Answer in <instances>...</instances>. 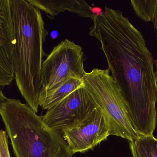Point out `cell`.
<instances>
[{
    "label": "cell",
    "mask_w": 157,
    "mask_h": 157,
    "mask_svg": "<svg viewBox=\"0 0 157 157\" xmlns=\"http://www.w3.org/2000/svg\"><path fill=\"white\" fill-rule=\"evenodd\" d=\"M89 35L100 42L108 69L127 102L139 136L153 135L157 122V79L153 55L142 33L122 12L105 6Z\"/></svg>",
    "instance_id": "obj_1"
},
{
    "label": "cell",
    "mask_w": 157,
    "mask_h": 157,
    "mask_svg": "<svg viewBox=\"0 0 157 157\" xmlns=\"http://www.w3.org/2000/svg\"><path fill=\"white\" fill-rule=\"evenodd\" d=\"M14 29L13 62L16 85L36 112L41 88L43 44L48 35L41 12L25 0H9Z\"/></svg>",
    "instance_id": "obj_2"
},
{
    "label": "cell",
    "mask_w": 157,
    "mask_h": 157,
    "mask_svg": "<svg viewBox=\"0 0 157 157\" xmlns=\"http://www.w3.org/2000/svg\"><path fill=\"white\" fill-rule=\"evenodd\" d=\"M0 115L16 157H72L62 133L47 126L27 103L6 98Z\"/></svg>",
    "instance_id": "obj_3"
},
{
    "label": "cell",
    "mask_w": 157,
    "mask_h": 157,
    "mask_svg": "<svg viewBox=\"0 0 157 157\" xmlns=\"http://www.w3.org/2000/svg\"><path fill=\"white\" fill-rule=\"evenodd\" d=\"M84 88L88 91L105 119L109 135L132 142L139 135L133 127L127 102L109 69L94 68L86 72Z\"/></svg>",
    "instance_id": "obj_4"
},
{
    "label": "cell",
    "mask_w": 157,
    "mask_h": 157,
    "mask_svg": "<svg viewBox=\"0 0 157 157\" xmlns=\"http://www.w3.org/2000/svg\"><path fill=\"white\" fill-rule=\"evenodd\" d=\"M82 47L66 39L55 46L43 61L39 98L52 92L72 77L83 79L86 61Z\"/></svg>",
    "instance_id": "obj_5"
},
{
    "label": "cell",
    "mask_w": 157,
    "mask_h": 157,
    "mask_svg": "<svg viewBox=\"0 0 157 157\" xmlns=\"http://www.w3.org/2000/svg\"><path fill=\"white\" fill-rule=\"evenodd\" d=\"M96 108L93 99L83 87L47 110L40 117L51 129L62 132L78 124Z\"/></svg>",
    "instance_id": "obj_6"
},
{
    "label": "cell",
    "mask_w": 157,
    "mask_h": 157,
    "mask_svg": "<svg viewBox=\"0 0 157 157\" xmlns=\"http://www.w3.org/2000/svg\"><path fill=\"white\" fill-rule=\"evenodd\" d=\"M61 133L73 155L91 150L109 136L108 125L98 108L78 124Z\"/></svg>",
    "instance_id": "obj_7"
},
{
    "label": "cell",
    "mask_w": 157,
    "mask_h": 157,
    "mask_svg": "<svg viewBox=\"0 0 157 157\" xmlns=\"http://www.w3.org/2000/svg\"><path fill=\"white\" fill-rule=\"evenodd\" d=\"M14 38L9 0H0V88L9 85L14 79Z\"/></svg>",
    "instance_id": "obj_8"
},
{
    "label": "cell",
    "mask_w": 157,
    "mask_h": 157,
    "mask_svg": "<svg viewBox=\"0 0 157 157\" xmlns=\"http://www.w3.org/2000/svg\"><path fill=\"white\" fill-rule=\"evenodd\" d=\"M29 3L47 14L51 19H53L61 12L65 11L75 13L79 16L93 19L97 16L94 8L85 1L79 0H27Z\"/></svg>",
    "instance_id": "obj_9"
},
{
    "label": "cell",
    "mask_w": 157,
    "mask_h": 157,
    "mask_svg": "<svg viewBox=\"0 0 157 157\" xmlns=\"http://www.w3.org/2000/svg\"><path fill=\"white\" fill-rule=\"evenodd\" d=\"M84 87L83 79L72 77L52 92L39 98V106L48 110L60 102L74 91Z\"/></svg>",
    "instance_id": "obj_10"
},
{
    "label": "cell",
    "mask_w": 157,
    "mask_h": 157,
    "mask_svg": "<svg viewBox=\"0 0 157 157\" xmlns=\"http://www.w3.org/2000/svg\"><path fill=\"white\" fill-rule=\"evenodd\" d=\"M133 157H157V139L153 135H142L129 142Z\"/></svg>",
    "instance_id": "obj_11"
},
{
    "label": "cell",
    "mask_w": 157,
    "mask_h": 157,
    "mask_svg": "<svg viewBox=\"0 0 157 157\" xmlns=\"http://www.w3.org/2000/svg\"><path fill=\"white\" fill-rule=\"evenodd\" d=\"M131 4L136 16L145 22H152L157 27V0H132Z\"/></svg>",
    "instance_id": "obj_12"
},
{
    "label": "cell",
    "mask_w": 157,
    "mask_h": 157,
    "mask_svg": "<svg viewBox=\"0 0 157 157\" xmlns=\"http://www.w3.org/2000/svg\"><path fill=\"white\" fill-rule=\"evenodd\" d=\"M0 157H11L8 148V136L5 131L0 130Z\"/></svg>",
    "instance_id": "obj_13"
},
{
    "label": "cell",
    "mask_w": 157,
    "mask_h": 157,
    "mask_svg": "<svg viewBox=\"0 0 157 157\" xmlns=\"http://www.w3.org/2000/svg\"><path fill=\"white\" fill-rule=\"evenodd\" d=\"M6 99V98L5 96L2 91L1 88H0V105H1V103H2Z\"/></svg>",
    "instance_id": "obj_14"
},
{
    "label": "cell",
    "mask_w": 157,
    "mask_h": 157,
    "mask_svg": "<svg viewBox=\"0 0 157 157\" xmlns=\"http://www.w3.org/2000/svg\"><path fill=\"white\" fill-rule=\"evenodd\" d=\"M157 30V27L156 28ZM155 75H156V78L157 79V58L156 60H155Z\"/></svg>",
    "instance_id": "obj_15"
}]
</instances>
